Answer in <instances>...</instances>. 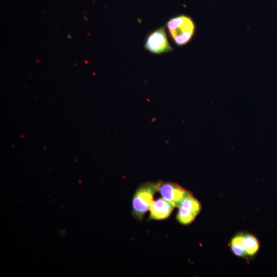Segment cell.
<instances>
[{
	"label": "cell",
	"instance_id": "7",
	"mask_svg": "<svg viewBox=\"0 0 277 277\" xmlns=\"http://www.w3.org/2000/svg\"><path fill=\"white\" fill-rule=\"evenodd\" d=\"M243 243L246 253L247 254L253 255L258 251L259 244L258 241L254 236L250 234L244 235Z\"/></svg>",
	"mask_w": 277,
	"mask_h": 277
},
{
	"label": "cell",
	"instance_id": "5",
	"mask_svg": "<svg viewBox=\"0 0 277 277\" xmlns=\"http://www.w3.org/2000/svg\"><path fill=\"white\" fill-rule=\"evenodd\" d=\"M175 206L163 197L154 200L150 208V219L162 220L167 219Z\"/></svg>",
	"mask_w": 277,
	"mask_h": 277
},
{
	"label": "cell",
	"instance_id": "4",
	"mask_svg": "<svg viewBox=\"0 0 277 277\" xmlns=\"http://www.w3.org/2000/svg\"><path fill=\"white\" fill-rule=\"evenodd\" d=\"M159 191L162 197L177 207L183 200L191 194L180 185L170 182L160 181Z\"/></svg>",
	"mask_w": 277,
	"mask_h": 277
},
{
	"label": "cell",
	"instance_id": "8",
	"mask_svg": "<svg viewBox=\"0 0 277 277\" xmlns=\"http://www.w3.org/2000/svg\"><path fill=\"white\" fill-rule=\"evenodd\" d=\"M197 214L186 209L179 207L176 219L181 224L187 225L191 223Z\"/></svg>",
	"mask_w": 277,
	"mask_h": 277
},
{
	"label": "cell",
	"instance_id": "3",
	"mask_svg": "<svg viewBox=\"0 0 277 277\" xmlns=\"http://www.w3.org/2000/svg\"><path fill=\"white\" fill-rule=\"evenodd\" d=\"M146 50L154 54H161L172 51L164 27L151 32L146 37L145 43Z\"/></svg>",
	"mask_w": 277,
	"mask_h": 277
},
{
	"label": "cell",
	"instance_id": "2",
	"mask_svg": "<svg viewBox=\"0 0 277 277\" xmlns=\"http://www.w3.org/2000/svg\"><path fill=\"white\" fill-rule=\"evenodd\" d=\"M160 181L146 183L136 190L132 199V214L138 220H142L145 213L149 210L154 200V194L159 191Z\"/></svg>",
	"mask_w": 277,
	"mask_h": 277
},
{
	"label": "cell",
	"instance_id": "1",
	"mask_svg": "<svg viewBox=\"0 0 277 277\" xmlns=\"http://www.w3.org/2000/svg\"><path fill=\"white\" fill-rule=\"evenodd\" d=\"M168 32L174 42L178 46L187 44L192 38L195 26L188 16L181 15L170 18L166 24Z\"/></svg>",
	"mask_w": 277,
	"mask_h": 277
},
{
	"label": "cell",
	"instance_id": "6",
	"mask_svg": "<svg viewBox=\"0 0 277 277\" xmlns=\"http://www.w3.org/2000/svg\"><path fill=\"white\" fill-rule=\"evenodd\" d=\"M178 207H182L189 210L197 215L199 213L201 209L200 203L191 194L185 197Z\"/></svg>",
	"mask_w": 277,
	"mask_h": 277
},
{
	"label": "cell",
	"instance_id": "9",
	"mask_svg": "<svg viewBox=\"0 0 277 277\" xmlns=\"http://www.w3.org/2000/svg\"><path fill=\"white\" fill-rule=\"evenodd\" d=\"M243 238L244 235H237L232 239L231 242L232 250L238 256H243L246 253Z\"/></svg>",
	"mask_w": 277,
	"mask_h": 277
}]
</instances>
